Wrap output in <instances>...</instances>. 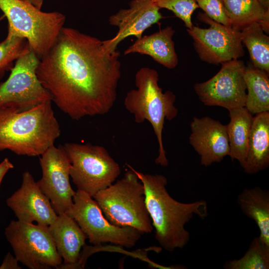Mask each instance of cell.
Instances as JSON below:
<instances>
[{
  "label": "cell",
  "instance_id": "1",
  "mask_svg": "<svg viewBox=\"0 0 269 269\" xmlns=\"http://www.w3.org/2000/svg\"><path fill=\"white\" fill-rule=\"evenodd\" d=\"M120 52L105 50L102 41L63 27L36 75L51 101L73 120L103 115L113 107L121 75Z\"/></svg>",
  "mask_w": 269,
  "mask_h": 269
},
{
  "label": "cell",
  "instance_id": "16",
  "mask_svg": "<svg viewBox=\"0 0 269 269\" xmlns=\"http://www.w3.org/2000/svg\"><path fill=\"white\" fill-rule=\"evenodd\" d=\"M189 143L206 167L221 161L229 155L226 125L209 117H194L190 123Z\"/></svg>",
  "mask_w": 269,
  "mask_h": 269
},
{
  "label": "cell",
  "instance_id": "11",
  "mask_svg": "<svg viewBox=\"0 0 269 269\" xmlns=\"http://www.w3.org/2000/svg\"><path fill=\"white\" fill-rule=\"evenodd\" d=\"M197 17L209 27L203 28L193 25L187 28V31L193 39L195 51L202 61L221 64L244 55L241 31L218 23L205 13H199Z\"/></svg>",
  "mask_w": 269,
  "mask_h": 269
},
{
  "label": "cell",
  "instance_id": "28",
  "mask_svg": "<svg viewBox=\"0 0 269 269\" xmlns=\"http://www.w3.org/2000/svg\"><path fill=\"white\" fill-rule=\"evenodd\" d=\"M198 7L213 20L227 26L231 27L223 0H196Z\"/></svg>",
  "mask_w": 269,
  "mask_h": 269
},
{
  "label": "cell",
  "instance_id": "32",
  "mask_svg": "<svg viewBox=\"0 0 269 269\" xmlns=\"http://www.w3.org/2000/svg\"><path fill=\"white\" fill-rule=\"evenodd\" d=\"M261 6L266 10L269 11V0H257Z\"/></svg>",
  "mask_w": 269,
  "mask_h": 269
},
{
  "label": "cell",
  "instance_id": "8",
  "mask_svg": "<svg viewBox=\"0 0 269 269\" xmlns=\"http://www.w3.org/2000/svg\"><path fill=\"white\" fill-rule=\"evenodd\" d=\"M4 233L16 258L29 269H58L62 264L49 226L12 220Z\"/></svg>",
  "mask_w": 269,
  "mask_h": 269
},
{
  "label": "cell",
  "instance_id": "31",
  "mask_svg": "<svg viewBox=\"0 0 269 269\" xmlns=\"http://www.w3.org/2000/svg\"><path fill=\"white\" fill-rule=\"evenodd\" d=\"M28 2L31 3L34 6L41 9L43 4V0H25Z\"/></svg>",
  "mask_w": 269,
  "mask_h": 269
},
{
  "label": "cell",
  "instance_id": "13",
  "mask_svg": "<svg viewBox=\"0 0 269 269\" xmlns=\"http://www.w3.org/2000/svg\"><path fill=\"white\" fill-rule=\"evenodd\" d=\"M42 177L37 184L49 199L57 215L65 213L72 205L75 194L69 177L71 163L63 146L49 147L39 158Z\"/></svg>",
  "mask_w": 269,
  "mask_h": 269
},
{
  "label": "cell",
  "instance_id": "12",
  "mask_svg": "<svg viewBox=\"0 0 269 269\" xmlns=\"http://www.w3.org/2000/svg\"><path fill=\"white\" fill-rule=\"evenodd\" d=\"M221 65L220 70L210 79L194 85L195 93L206 106L221 107L228 110L245 107L247 89L244 62L235 59Z\"/></svg>",
  "mask_w": 269,
  "mask_h": 269
},
{
  "label": "cell",
  "instance_id": "22",
  "mask_svg": "<svg viewBox=\"0 0 269 269\" xmlns=\"http://www.w3.org/2000/svg\"><path fill=\"white\" fill-rule=\"evenodd\" d=\"M231 27L241 31L254 22L260 23L266 34L269 33V11L257 0H223Z\"/></svg>",
  "mask_w": 269,
  "mask_h": 269
},
{
  "label": "cell",
  "instance_id": "27",
  "mask_svg": "<svg viewBox=\"0 0 269 269\" xmlns=\"http://www.w3.org/2000/svg\"><path fill=\"white\" fill-rule=\"evenodd\" d=\"M160 9L166 8L172 12L184 23L187 28L193 25L192 15L198 8L196 0H151Z\"/></svg>",
  "mask_w": 269,
  "mask_h": 269
},
{
  "label": "cell",
  "instance_id": "23",
  "mask_svg": "<svg viewBox=\"0 0 269 269\" xmlns=\"http://www.w3.org/2000/svg\"><path fill=\"white\" fill-rule=\"evenodd\" d=\"M247 94L245 107L252 114L269 112V73L253 67L244 73Z\"/></svg>",
  "mask_w": 269,
  "mask_h": 269
},
{
  "label": "cell",
  "instance_id": "4",
  "mask_svg": "<svg viewBox=\"0 0 269 269\" xmlns=\"http://www.w3.org/2000/svg\"><path fill=\"white\" fill-rule=\"evenodd\" d=\"M158 81L156 70L147 67L140 68L135 75L136 89L127 93L124 106L133 115L135 123L141 124L146 120L151 125L158 144V154L155 162L165 167L168 161L162 140L165 120L171 121L178 111L174 106L175 95L169 90L163 92Z\"/></svg>",
  "mask_w": 269,
  "mask_h": 269
},
{
  "label": "cell",
  "instance_id": "14",
  "mask_svg": "<svg viewBox=\"0 0 269 269\" xmlns=\"http://www.w3.org/2000/svg\"><path fill=\"white\" fill-rule=\"evenodd\" d=\"M159 10L151 0H132L128 8L111 15L109 22L117 27L118 31L112 38L102 41L105 50L114 52L118 45L129 36L140 38L145 30L163 18Z\"/></svg>",
  "mask_w": 269,
  "mask_h": 269
},
{
  "label": "cell",
  "instance_id": "15",
  "mask_svg": "<svg viewBox=\"0 0 269 269\" xmlns=\"http://www.w3.org/2000/svg\"><path fill=\"white\" fill-rule=\"evenodd\" d=\"M6 204L23 222L49 226L57 217L49 199L28 171L22 173L20 188L7 199Z\"/></svg>",
  "mask_w": 269,
  "mask_h": 269
},
{
  "label": "cell",
  "instance_id": "10",
  "mask_svg": "<svg viewBox=\"0 0 269 269\" xmlns=\"http://www.w3.org/2000/svg\"><path fill=\"white\" fill-rule=\"evenodd\" d=\"M39 59L30 49L15 61L8 78L0 83V108L25 111L51 101L36 75Z\"/></svg>",
  "mask_w": 269,
  "mask_h": 269
},
{
  "label": "cell",
  "instance_id": "33",
  "mask_svg": "<svg viewBox=\"0 0 269 269\" xmlns=\"http://www.w3.org/2000/svg\"><path fill=\"white\" fill-rule=\"evenodd\" d=\"M4 17H5V16L4 14H2V15L0 16V23L3 19Z\"/></svg>",
  "mask_w": 269,
  "mask_h": 269
},
{
  "label": "cell",
  "instance_id": "24",
  "mask_svg": "<svg viewBox=\"0 0 269 269\" xmlns=\"http://www.w3.org/2000/svg\"><path fill=\"white\" fill-rule=\"evenodd\" d=\"M241 40L248 50L254 67L269 74V37L259 22L241 30Z\"/></svg>",
  "mask_w": 269,
  "mask_h": 269
},
{
  "label": "cell",
  "instance_id": "20",
  "mask_svg": "<svg viewBox=\"0 0 269 269\" xmlns=\"http://www.w3.org/2000/svg\"><path fill=\"white\" fill-rule=\"evenodd\" d=\"M237 203L257 224L260 238L269 244V191L260 187L246 188L238 195Z\"/></svg>",
  "mask_w": 269,
  "mask_h": 269
},
{
  "label": "cell",
  "instance_id": "25",
  "mask_svg": "<svg viewBox=\"0 0 269 269\" xmlns=\"http://www.w3.org/2000/svg\"><path fill=\"white\" fill-rule=\"evenodd\" d=\"M223 268L226 269H269V244L259 236L255 238L242 258L227 261Z\"/></svg>",
  "mask_w": 269,
  "mask_h": 269
},
{
  "label": "cell",
  "instance_id": "29",
  "mask_svg": "<svg viewBox=\"0 0 269 269\" xmlns=\"http://www.w3.org/2000/svg\"><path fill=\"white\" fill-rule=\"evenodd\" d=\"M18 261L8 252L5 256L2 263L0 266V269H21L18 265Z\"/></svg>",
  "mask_w": 269,
  "mask_h": 269
},
{
  "label": "cell",
  "instance_id": "7",
  "mask_svg": "<svg viewBox=\"0 0 269 269\" xmlns=\"http://www.w3.org/2000/svg\"><path fill=\"white\" fill-rule=\"evenodd\" d=\"M71 163L70 176L78 190L91 196L113 184L121 173L119 164L103 146L90 143L62 145Z\"/></svg>",
  "mask_w": 269,
  "mask_h": 269
},
{
  "label": "cell",
  "instance_id": "21",
  "mask_svg": "<svg viewBox=\"0 0 269 269\" xmlns=\"http://www.w3.org/2000/svg\"><path fill=\"white\" fill-rule=\"evenodd\" d=\"M230 122L226 125L230 153L232 160H237L243 166L248 151L253 115L245 107L228 110Z\"/></svg>",
  "mask_w": 269,
  "mask_h": 269
},
{
  "label": "cell",
  "instance_id": "5",
  "mask_svg": "<svg viewBox=\"0 0 269 269\" xmlns=\"http://www.w3.org/2000/svg\"><path fill=\"white\" fill-rule=\"evenodd\" d=\"M130 170L115 183L98 191L93 198L104 216L113 225L131 227L141 234L151 233L153 226L145 202L143 184Z\"/></svg>",
  "mask_w": 269,
  "mask_h": 269
},
{
  "label": "cell",
  "instance_id": "19",
  "mask_svg": "<svg viewBox=\"0 0 269 269\" xmlns=\"http://www.w3.org/2000/svg\"><path fill=\"white\" fill-rule=\"evenodd\" d=\"M269 166V112L255 115L251 129L245 172L257 173Z\"/></svg>",
  "mask_w": 269,
  "mask_h": 269
},
{
  "label": "cell",
  "instance_id": "18",
  "mask_svg": "<svg viewBox=\"0 0 269 269\" xmlns=\"http://www.w3.org/2000/svg\"><path fill=\"white\" fill-rule=\"evenodd\" d=\"M174 33L173 27L167 26L150 35L142 36L125 50L124 55H147L165 67L173 69L178 63L172 40Z\"/></svg>",
  "mask_w": 269,
  "mask_h": 269
},
{
  "label": "cell",
  "instance_id": "17",
  "mask_svg": "<svg viewBox=\"0 0 269 269\" xmlns=\"http://www.w3.org/2000/svg\"><path fill=\"white\" fill-rule=\"evenodd\" d=\"M49 228L57 251L63 260L58 269H74L80 259L81 250L86 245L87 236L77 222L66 213L57 215Z\"/></svg>",
  "mask_w": 269,
  "mask_h": 269
},
{
  "label": "cell",
  "instance_id": "30",
  "mask_svg": "<svg viewBox=\"0 0 269 269\" xmlns=\"http://www.w3.org/2000/svg\"><path fill=\"white\" fill-rule=\"evenodd\" d=\"M13 167V164L7 157L4 158L0 163V185L6 173Z\"/></svg>",
  "mask_w": 269,
  "mask_h": 269
},
{
  "label": "cell",
  "instance_id": "6",
  "mask_svg": "<svg viewBox=\"0 0 269 269\" xmlns=\"http://www.w3.org/2000/svg\"><path fill=\"white\" fill-rule=\"evenodd\" d=\"M8 21L7 36L25 39L40 59L54 43L66 20L59 12H43L25 0H0Z\"/></svg>",
  "mask_w": 269,
  "mask_h": 269
},
{
  "label": "cell",
  "instance_id": "26",
  "mask_svg": "<svg viewBox=\"0 0 269 269\" xmlns=\"http://www.w3.org/2000/svg\"><path fill=\"white\" fill-rule=\"evenodd\" d=\"M30 50L27 41L16 36H6L0 42V79L11 71L15 61Z\"/></svg>",
  "mask_w": 269,
  "mask_h": 269
},
{
  "label": "cell",
  "instance_id": "2",
  "mask_svg": "<svg viewBox=\"0 0 269 269\" xmlns=\"http://www.w3.org/2000/svg\"><path fill=\"white\" fill-rule=\"evenodd\" d=\"M131 168L143 185L145 204L154 228L155 239L167 251L183 248L190 238L185 225L194 215L201 219L208 216L207 202L204 200L188 203L177 201L166 189L167 179L165 176L144 174Z\"/></svg>",
  "mask_w": 269,
  "mask_h": 269
},
{
  "label": "cell",
  "instance_id": "3",
  "mask_svg": "<svg viewBox=\"0 0 269 269\" xmlns=\"http://www.w3.org/2000/svg\"><path fill=\"white\" fill-rule=\"evenodd\" d=\"M51 103L46 101L25 111L0 108V151L37 156L54 145L61 130Z\"/></svg>",
  "mask_w": 269,
  "mask_h": 269
},
{
  "label": "cell",
  "instance_id": "9",
  "mask_svg": "<svg viewBox=\"0 0 269 269\" xmlns=\"http://www.w3.org/2000/svg\"><path fill=\"white\" fill-rule=\"evenodd\" d=\"M73 201L72 205L65 213L77 222L89 243L95 246L111 243L131 248L142 235L133 227L111 224L103 214L97 202L83 191L77 189Z\"/></svg>",
  "mask_w": 269,
  "mask_h": 269
}]
</instances>
